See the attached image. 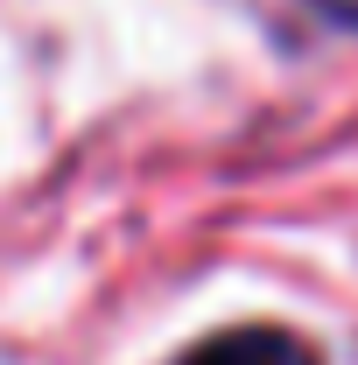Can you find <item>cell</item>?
<instances>
[{"label": "cell", "instance_id": "obj_1", "mask_svg": "<svg viewBox=\"0 0 358 365\" xmlns=\"http://www.w3.org/2000/svg\"><path fill=\"white\" fill-rule=\"evenodd\" d=\"M176 365H323L310 337L281 330V323H239V330H218L204 344H190Z\"/></svg>", "mask_w": 358, "mask_h": 365}, {"label": "cell", "instance_id": "obj_2", "mask_svg": "<svg viewBox=\"0 0 358 365\" xmlns=\"http://www.w3.org/2000/svg\"><path fill=\"white\" fill-rule=\"evenodd\" d=\"M330 21H344V29H358V0H316Z\"/></svg>", "mask_w": 358, "mask_h": 365}]
</instances>
